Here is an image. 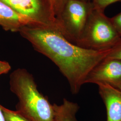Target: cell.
I'll return each instance as SVG.
<instances>
[{
    "label": "cell",
    "instance_id": "obj_1",
    "mask_svg": "<svg viewBox=\"0 0 121 121\" xmlns=\"http://www.w3.org/2000/svg\"><path fill=\"white\" fill-rule=\"evenodd\" d=\"M19 32L36 51L56 65L67 80L73 94H78L88 74L111 50L98 51L80 47L60 32L46 28L25 26Z\"/></svg>",
    "mask_w": 121,
    "mask_h": 121
},
{
    "label": "cell",
    "instance_id": "obj_2",
    "mask_svg": "<svg viewBox=\"0 0 121 121\" xmlns=\"http://www.w3.org/2000/svg\"><path fill=\"white\" fill-rule=\"evenodd\" d=\"M10 90L17 96V111L30 121H55L52 104L39 91L32 75L18 68L10 76Z\"/></svg>",
    "mask_w": 121,
    "mask_h": 121
},
{
    "label": "cell",
    "instance_id": "obj_3",
    "mask_svg": "<svg viewBox=\"0 0 121 121\" xmlns=\"http://www.w3.org/2000/svg\"><path fill=\"white\" fill-rule=\"evenodd\" d=\"M110 18L104 12L92 9L76 45L93 50H103L113 47L121 39Z\"/></svg>",
    "mask_w": 121,
    "mask_h": 121
},
{
    "label": "cell",
    "instance_id": "obj_4",
    "mask_svg": "<svg viewBox=\"0 0 121 121\" xmlns=\"http://www.w3.org/2000/svg\"><path fill=\"white\" fill-rule=\"evenodd\" d=\"M93 9L91 1L67 0L58 20L62 29V35L72 43L79 39Z\"/></svg>",
    "mask_w": 121,
    "mask_h": 121
},
{
    "label": "cell",
    "instance_id": "obj_5",
    "mask_svg": "<svg viewBox=\"0 0 121 121\" xmlns=\"http://www.w3.org/2000/svg\"><path fill=\"white\" fill-rule=\"evenodd\" d=\"M15 11L45 27L59 32L62 29L51 0H0Z\"/></svg>",
    "mask_w": 121,
    "mask_h": 121
},
{
    "label": "cell",
    "instance_id": "obj_6",
    "mask_svg": "<svg viewBox=\"0 0 121 121\" xmlns=\"http://www.w3.org/2000/svg\"><path fill=\"white\" fill-rule=\"evenodd\" d=\"M104 83L119 89L121 86V60L105 58L91 70L85 84Z\"/></svg>",
    "mask_w": 121,
    "mask_h": 121
},
{
    "label": "cell",
    "instance_id": "obj_7",
    "mask_svg": "<svg viewBox=\"0 0 121 121\" xmlns=\"http://www.w3.org/2000/svg\"><path fill=\"white\" fill-rule=\"evenodd\" d=\"M0 26L4 30L12 32H19L21 29L25 26L46 28L30 18L17 13L0 0Z\"/></svg>",
    "mask_w": 121,
    "mask_h": 121
},
{
    "label": "cell",
    "instance_id": "obj_8",
    "mask_svg": "<svg viewBox=\"0 0 121 121\" xmlns=\"http://www.w3.org/2000/svg\"><path fill=\"white\" fill-rule=\"evenodd\" d=\"M107 112V121H121V91L104 83L97 84Z\"/></svg>",
    "mask_w": 121,
    "mask_h": 121
},
{
    "label": "cell",
    "instance_id": "obj_9",
    "mask_svg": "<svg viewBox=\"0 0 121 121\" xmlns=\"http://www.w3.org/2000/svg\"><path fill=\"white\" fill-rule=\"evenodd\" d=\"M55 121H78L76 113L79 109L78 104L64 99L62 104H52Z\"/></svg>",
    "mask_w": 121,
    "mask_h": 121
},
{
    "label": "cell",
    "instance_id": "obj_10",
    "mask_svg": "<svg viewBox=\"0 0 121 121\" xmlns=\"http://www.w3.org/2000/svg\"><path fill=\"white\" fill-rule=\"evenodd\" d=\"M6 121H30L17 111H13L1 105Z\"/></svg>",
    "mask_w": 121,
    "mask_h": 121
},
{
    "label": "cell",
    "instance_id": "obj_11",
    "mask_svg": "<svg viewBox=\"0 0 121 121\" xmlns=\"http://www.w3.org/2000/svg\"><path fill=\"white\" fill-rule=\"evenodd\" d=\"M94 9L104 12V10L109 5L117 2H121V0H91Z\"/></svg>",
    "mask_w": 121,
    "mask_h": 121
},
{
    "label": "cell",
    "instance_id": "obj_12",
    "mask_svg": "<svg viewBox=\"0 0 121 121\" xmlns=\"http://www.w3.org/2000/svg\"><path fill=\"white\" fill-rule=\"evenodd\" d=\"M106 58L121 60V39L111 48V51Z\"/></svg>",
    "mask_w": 121,
    "mask_h": 121
},
{
    "label": "cell",
    "instance_id": "obj_13",
    "mask_svg": "<svg viewBox=\"0 0 121 121\" xmlns=\"http://www.w3.org/2000/svg\"><path fill=\"white\" fill-rule=\"evenodd\" d=\"M56 17L58 19L60 13L67 0H51Z\"/></svg>",
    "mask_w": 121,
    "mask_h": 121
},
{
    "label": "cell",
    "instance_id": "obj_14",
    "mask_svg": "<svg viewBox=\"0 0 121 121\" xmlns=\"http://www.w3.org/2000/svg\"><path fill=\"white\" fill-rule=\"evenodd\" d=\"M110 19L112 25L121 37V12Z\"/></svg>",
    "mask_w": 121,
    "mask_h": 121
},
{
    "label": "cell",
    "instance_id": "obj_15",
    "mask_svg": "<svg viewBox=\"0 0 121 121\" xmlns=\"http://www.w3.org/2000/svg\"><path fill=\"white\" fill-rule=\"evenodd\" d=\"M11 66L8 62L0 60V75L7 73L11 69Z\"/></svg>",
    "mask_w": 121,
    "mask_h": 121
},
{
    "label": "cell",
    "instance_id": "obj_16",
    "mask_svg": "<svg viewBox=\"0 0 121 121\" xmlns=\"http://www.w3.org/2000/svg\"><path fill=\"white\" fill-rule=\"evenodd\" d=\"M0 121H6L4 114L1 108V105L0 104Z\"/></svg>",
    "mask_w": 121,
    "mask_h": 121
},
{
    "label": "cell",
    "instance_id": "obj_17",
    "mask_svg": "<svg viewBox=\"0 0 121 121\" xmlns=\"http://www.w3.org/2000/svg\"><path fill=\"white\" fill-rule=\"evenodd\" d=\"M85 0V1H91V0Z\"/></svg>",
    "mask_w": 121,
    "mask_h": 121
},
{
    "label": "cell",
    "instance_id": "obj_18",
    "mask_svg": "<svg viewBox=\"0 0 121 121\" xmlns=\"http://www.w3.org/2000/svg\"><path fill=\"white\" fill-rule=\"evenodd\" d=\"M119 90H120L121 91V86L120 87V88H119Z\"/></svg>",
    "mask_w": 121,
    "mask_h": 121
}]
</instances>
